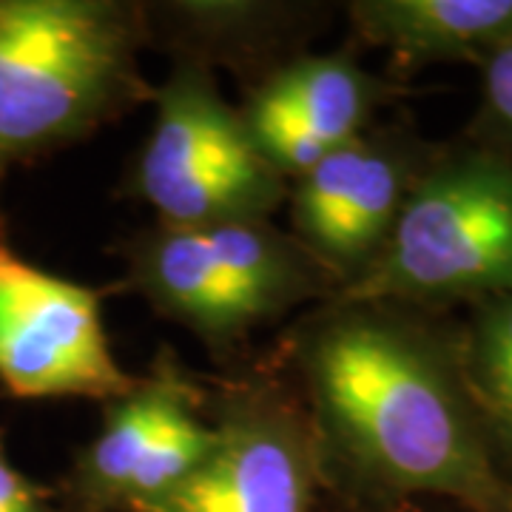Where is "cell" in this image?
I'll return each instance as SVG.
<instances>
[{
    "instance_id": "obj_17",
    "label": "cell",
    "mask_w": 512,
    "mask_h": 512,
    "mask_svg": "<svg viewBox=\"0 0 512 512\" xmlns=\"http://www.w3.org/2000/svg\"><path fill=\"white\" fill-rule=\"evenodd\" d=\"M501 470H504V484H507V493H510V501H512V453L501 458Z\"/></svg>"
},
{
    "instance_id": "obj_6",
    "label": "cell",
    "mask_w": 512,
    "mask_h": 512,
    "mask_svg": "<svg viewBox=\"0 0 512 512\" xmlns=\"http://www.w3.org/2000/svg\"><path fill=\"white\" fill-rule=\"evenodd\" d=\"M217 441L180 487L143 512H313L325 493L305 407L279 370L208 390Z\"/></svg>"
},
{
    "instance_id": "obj_16",
    "label": "cell",
    "mask_w": 512,
    "mask_h": 512,
    "mask_svg": "<svg viewBox=\"0 0 512 512\" xmlns=\"http://www.w3.org/2000/svg\"><path fill=\"white\" fill-rule=\"evenodd\" d=\"M342 512H467L433 498H382V501H339Z\"/></svg>"
},
{
    "instance_id": "obj_3",
    "label": "cell",
    "mask_w": 512,
    "mask_h": 512,
    "mask_svg": "<svg viewBox=\"0 0 512 512\" xmlns=\"http://www.w3.org/2000/svg\"><path fill=\"white\" fill-rule=\"evenodd\" d=\"M510 291L512 154L478 143L430 157L379 256L336 299L421 311Z\"/></svg>"
},
{
    "instance_id": "obj_10",
    "label": "cell",
    "mask_w": 512,
    "mask_h": 512,
    "mask_svg": "<svg viewBox=\"0 0 512 512\" xmlns=\"http://www.w3.org/2000/svg\"><path fill=\"white\" fill-rule=\"evenodd\" d=\"M396 97V86L370 74L356 43L288 57L259 77L237 106L259 154L288 183L367 128Z\"/></svg>"
},
{
    "instance_id": "obj_1",
    "label": "cell",
    "mask_w": 512,
    "mask_h": 512,
    "mask_svg": "<svg viewBox=\"0 0 512 512\" xmlns=\"http://www.w3.org/2000/svg\"><path fill=\"white\" fill-rule=\"evenodd\" d=\"M279 373L305 407L336 501L433 498L512 512L456 333L416 308L333 296L293 325Z\"/></svg>"
},
{
    "instance_id": "obj_9",
    "label": "cell",
    "mask_w": 512,
    "mask_h": 512,
    "mask_svg": "<svg viewBox=\"0 0 512 512\" xmlns=\"http://www.w3.org/2000/svg\"><path fill=\"white\" fill-rule=\"evenodd\" d=\"M436 148L393 126H370L296 177L288 191L291 234L336 293L365 274Z\"/></svg>"
},
{
    "instance_id": "obj_14",
    "label": "cell",
    "mask_w": 512,
    "mask_h": 512,
    "mask_svg": "<svg viewBox=\"0 0 512 512\" xmlns=\"http://www.w3.org/2000/svg\"><path fill=\"white\" fill-rule=\"evenodd\" d=\"M481 69V120L478 134L484 146L512 154V40L478 63Z\"/></svg>"
},
{
    "instance_id": "obj_4",
    "label": "cell",
    "mask_w": 512,
    "mask_h": 512,
    "mask_svg": "<svg viewBox=\"0 0 512 512\" xmlns=\"http://www.w3.org/2000/svg\"><path fill=\"white\" fill-rule=\"evenodd\" d=\"M126 285L211 350H234L256 328L336 296L328 274L274 220L163 225L123 245Z\"/></svg>"
},
{
    "instance_id": "obj_11",
    "label": "cell",
    "mask_w": 512,
    "mask_h": 512,
    "mask_svg": "<svg viewBox=\"0 0 512 512\" xmlns=\"http://www.w3.org/2000/svg\"><path fill=\"white\" fill-rule=\"evenodd\" d=\"M356 43L376 46L404 74L430 63H481L512 40V0H353Z\"/></svg>"
},
{
    "instance_id": "obj_15",
    "label": "cell",
    "mask_w": 512,
    "mask_h": 512,
    "mask_svg": "<svg viewBox=\"0 0 512 512\" xmlns=\"http://www.w3.org/2000/svg\"><path fill=\"white\" fill-rule=\"evenodd\" d=\"M0 512H55L52 493L20 473L6 450V433L0 427Z\"/></svg>"
},
{
    "instance_id": "obj_12",
    "label": "cell",
    "mask_w": 512,
    "mask_h": 512,
    "mask_svg": "<svg viewBox=\"0 0 512 512\" xmlns=\"http://www.w3.org/2000/svg\"><path fill=\"white\" fill-rule=\"evenodd\" d=\"M157 9H148V20L163 23L165 32L180 40L183 55L177 60L208 69L214 60L234 66L248 55H268L302 20V9L285 3H165Z\"/></svg>"
},
{
    "instance_id": "obj_8",
    "label": "cell",
    "mask_w": 512,
    "mask_h": 512,
    "mask_svg": "<svg viewBox=\"0 0 512 512\" xmlns=\"http://www.w3.org/2000/svg\"><path fill=\"white\" fill-rule=\"evenodd\" d=\"M131 384L111 353L100 293L37 268L0 237V387L15 399L106 404Z\"/></svg>"
},
{
    "instance_id": "obj_7",
    "label": "cell",
    "mask_w": 512,
    "mask_h": 512,
    "mask_svg": "<svg viewBox=\"0 0 512 512\" xmlns=\"http://www.w3.org/2000/svg\"><path fill=\"white\" fill-rule=\"evenodd\" d=\"M208 390L171 350L103 404V424L63 484L72 512H143L191 476L214 450Z\"/></svg>"
},
{
    "instance_id": "obj_2",
    "label": "cell",
    "mask_w": 512,
    "mask_h": 512,
    "mask_svg": "<svg viewBox=\"0 0 512 512\" xmlns=\"http://www.w3.org/2000/svg\"><path fill=\"white\" fill-rule=\"evenodd\" d=\"M146 3L0 0V180L140 103Z\"/></svg>"
},
{
    "instance_id": "obj_5",
    "label": "cell",
    "mask_w": 512,
    "mask_h": 512,
    "mask_svg": "<svg viewBox=\"0 0 512 512\" xmlns=\"http://www.w3.org/2000/svg\"><path fill=\"white\" fill-rule=\"evenodd\" d=\"M151 103L154 123L131 168V194L157 222L274 220L291 183L259 154L208 66L177 60Z\"/></svg>"
},
{
    "instance_id": "obj_13",
    "label": "cell",
    "mask_w": 512,
    "mask_h": 512,
    "mask_svg": "<svg viewBox=\"0 0 512 512\" xmlns=\"http://www.w3.org/2000/svg\"><path fill=\"white\" fill-rule=\"evenodd\" d=\"M456 350L467 390L504 458L512 453V291L473 305Z\"/></svg>"
}]
</instances>
